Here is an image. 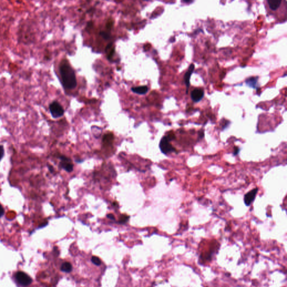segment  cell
Listing matches in <instances>:
<instances>
[{
    "mask_svg": "<svg viewBox=\"0 0 287 287\" xmlns=\"http://www.w3.org/2000/svg\"><path fill=\"white\" fill-rule=\"evenodd\" d=\"M62 85L67 89H74L77 85L75 72L66 60H63L60 65Z\"/></svg>",
    "mask_w": 287,
    "mask_h": 287,
    "instance_id": "6da1fadb",
    "label": "cell"
},
{
    "mask_svg": "<svg viewBox=\"0 0 287 287\" xmlns=\"http://www.w3.org/2000/svg\"><path fill=\"white\" fill-rule=\"evenodd\" d=\"M159 148L161 152L166 155L176 152V149L171 144V141L168 139L166 136H164L161 139L159 144Z\"/></svg>",
    "mask_w": 287,
    "mask_h": 287,
    "instance_id": "7a4b0ae2",
    "label": "cell"
},
{
    "mask_svg": "<svg viewBox=\"0 0 287 287\" xmlns=\"http://www.w3.org/2000/svg\"><path fill=\"white\" fill-rule=\"evenodd\" d=\"M49 109L54 118L61 117L64 114V110L62 105L57 101L52 102L49 105Z\"/></svg>",
    "mask_w": 287,
    "mask_h": 287,
    "instance_id": "3957f363",
    "label": "cell"
},
{
    "mask_svg": "<svg viewBox=\"0 0 287 287\" xmlns=\"http://www.w3.org/2000/svg\"><path fill=\"white\" fill-rule=\"evenodd\" d=\"M15 277L16 281L22 286H28L32 283V279L29 275L23 272H18L15 274Z\"/></svg>",
    "mask_w": 287,
    "mask_h": 287,
    "instance_id": "277c9868",
    "label": "cell"
},
{
    "mask_svg": "<svg viewBox=\"0 0 287 287\" xmlns=\"http://www.w3.org/2000/svg\"><path fill=\"white\" fill-rule=\"evenodd\" d=\"M258 188L256 187L253 190L247 192L244 196V202L245 205L247 206L251 205L254 202L256 196L258 192Z\"/></svg>",
    "mask_w": 287,
    "mask_h": 287,
    "instance_id": "5b68a950",
    "label": "cell"
},
{
    "mask_svg": "<svg viewBox=\"0 0 287 287\" xmlns=\"http://www.w3.org/2000/svg\"><path fill=\"white\" fill-rule=\"evenodd\" d=\"M60 159L61 162L60 163L61 166L62 168L66 170L68 172H71L73 170V164H72L71 160L70 159L67 158L65 156H61Z\"/></svg>",
    "mask_w": 287,
    "mask_h": 287,
    "instance_id": "8992f818",
    "label": "cell"
},
{
    "mask_svg": "<svg viewBox=\"0 0 287 287\" xmlns=\"http://www.w3.org/2000/svg\"><path fill=\"white\" fill-rule=\"evenodd\" d=\"M204 96V91L199 88H196L191 91V97L194 102H199L202 100Z\"/></svg>",
    "mask_w": 287,
    "mask_h": 287,
    "instance_id": "52a82bcc",
    "label": "cell"
},
{
    "mask_svg": "<svg viewBox=\"0 0 287 287\" xmlns=\"http://www.w3.org/2000/svg\"><path fill=\"white\" fill-rule=\"evenodd\" d=\"M194 69H195V65L193 63H192L188 67V70L187 71L185 76H184V81H185V83L186 84L187 87V91H188V90L190 88V78H191V76L192 74L193 73Z\"/></svg>",
    "mask_w": 287,
    "mask_h": 287,
    "instance_id": "ba28073f",
    "label": "cell"
},
{
    "mask_svg": "<svg viewBox=\"0 0 287 287\" xmlns=\"http://www.w3.org/2000/svg\"><path fill=\"white\" fill-rule=\"evenodd\" d=\"M258 77H251L248 78L246 80V82L247 85L249 87H252L254 89H258Z\"/></svg>",
    "mask_w": 287,
    "mask_h": 287,
    "instance_id": "9c48e42d",
    "label": "cell"
},
{
    "mask_svg": "<svg viewBox=\"0 0 287 287\" xmlns=\"http://www.w3.org/2000/svg\"><path fill=\"white\" fill-rule=\"evenodd\" d=\"M131 90L135 93L139 94H145L148 91V88L146 86H137L132 88Z\"/></svg>",
    "mask_w": 287,
    "mask_h": 287,
    "instance_id": "30bf717a",
    "label": "cell"
},
{
    "mask_svg": "<svg viewBox=\"0 0 287 287\" xmlns=\"http://www.w3.org/2000/svg\"><path fill=\"white\" fill-rule=\"evenodd\" d=\"M268 3L270 8L272 10H277L282 3L281 0H268Z\"/></svg>",
    "mask_w": 287,
    "mask_h": 287,
    "instance_id": "8fae6325",
    "label": "cell"
},
{
    "mask_svg": "<svg viewBox=\"0 0 287 287\" xmlns=\"http://www.w3.org/2000/svg\"><path fill=\"white\" fill-rule=\"evenodd\" d=\"M113 140H114L113 135L111 134V133H110V134H106L104 136V138L103 139V144H104V145L108 146V145H110L112 144Z\"/></svg>",
    "mask_w": 287,
    "mask_h": 287,
    "instance_id": "7c38bea8",
    "label": "cell"
},
{
    "mask_svg": "<svg viewBox=\"0 0 287 287\" xmlns=\"http://www.w3.org/2000/svg\"><path fill=\"white\" fill-rule=\"evenodd\" d=\"M72 269V265L68 262H66V263H62L61 267V270H62V272H66V273L71 272Z\"/></svg>",
    "mask_w": 287,
    "mask_h": 287,
    "instance_id": "4fadbf2b",
    "label": "cell"
},
{
    "mask_svg": "<svg viewBox=\"0 0 287 287\" xmlns=\"http://www.w3.org/2000/svg\"><path fill=\"white\" fill-rule=\"evenodd\" d=\"M106 52L108 53V58H110L113 56L114 52H115V49L112 47V44H109L107 48H106Z\"/></svg>",
    "mask_w": 287,
    "mask_h": 287,
    "instance_id": "5bb4252c",
    "label": "cell"
},
{
    "mask_svg": "<svg viewBox=\"0 0 287 287\" xmlns=\"http://www.w3.org/2000/svg\"><path fill=\"white\" fill-rule=\"evenodd\" d=\"M91 261L93 263H94L96 265L99 266L101 264V261L100 258H98V257L96 256H92L91 258Z\"/></svg>",
    "mask_w": 287,
    "mask_h": 287,
    "instance_id": "9a60e30c",
    "label": "cell"
},
{
    "mask_svg": "<svg viewBox=\"0 0 287 287\" xmlns=\"http://www.w3.org/2000/svg\"><path fill=\"white\" fill-rule=\"evenodd\" d=\"M129 219V217L127 215H123L121 216L120 218V223H124L127 222Z\"/></svg>",
    "mask_w": 287,
    "mask_h": 287,
    "instance_id": "2e32d148",
    "label": "cell"
},
{
    "mask_svg": "<svg viewBox=\"0 0 287 287\" xmlns=\"http://www.w3.org/2000/svg\"><path fill=\"white\" fill-rule=\"evenodd\" d=\"M4 156V149L2 145H0V160Z\"/></svg>",
    "mask_w": 287,
    "mask_h": 287,
    "instance_id": "e0dca14e",
    "label": "cell"
},
{
    "mask_svg": "<svg viewBox=\"0 0 287 287\" xmlns=\"http://www.w3.org/2000/svg\"><path fill=\"white\" fill-rule=\"evenodd\" d=\"M4 213H5V210H4V209L3 208L2 205L0 204V218L2 217L4 214Z\"/></svg>",
    "mask_w": 287,
    "mask_h": 287,
    "instance_id": "ac0fdd59",
    "label": "cell"
},
{
    "mask_svg": "<svg viewBox=\"0 0 287 287\" xmlns=\"http://www.w3.org/2000/svg\"><path fill=\"white\" fill-rule=\"evenodd\" d=\"M239 150H240V149H239V147H235L234 148V152H233L234 155H237V154H238Z\"/></svg>",
    "mask_w": 287,
    "mask_h": 287,
    "instance_id": "d6986e66",
    "label": "cell"
},
{
    "mask_svg": "<svg viewBox=\"0 0 287 287\" xmlns=\"http://www.w3.org/2000/svg\"><path fill=\"white\" fill-rule=\"evenodd\" d=\"M101 35H102V36L105 39H108L110 37L109 34L106 33L105 32H101Z\"/></svg>",
    "mask_w": 287,
    "mask_h": 287,
    "instance_id": "ffe728a7",
    "label": "cell"
},
{
    "mask_svg": "<svg viewBox=\"0 0 287 287\" xmlns=\"http://www.w3.org/2000/svg\"><path fill=\"white\" fill-rule=\"evenodd\" d=\"M107 217H108V218H110V219H112V220H115V219L114 215H113V214H110L107 215Z\"/></svg>",
    "mask_w": 287,
    "mask_h": 287,
    "instance_id": "44dd1931",
    "label": "cell"
}]
</instances>
